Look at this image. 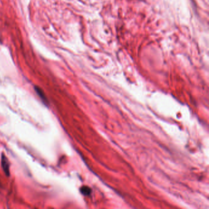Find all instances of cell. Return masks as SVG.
Wrapping results in <instances>:
<instances>
[{
    "mask_svg": "<svg viewBox=\"0 0 209 209\" xmlns=\"http://www.w3.org/2000/svg\"><path fill=\"white\" fill-rule=\"evenodd\" d=\"M1 166L6 175L7 176H9V162L7 157L4 154L1 156Z\"/></svg>",
    "mask_w": 209,
    "mask_h": 209,
    "instance_id": "6da1fadb",
    "label": "cell"
},
{
    "mask_svg": "<svg viewBox=\"0 0 209 209\" xmlns=\"http://www.w3.org/2000/svg\"><path fill=\"white\" fill-rule=\"evenodd\" d=\"M34 89L36 90V93H37L38 95L39 96V97L41 98V99H42V101L44 102V103L45 104H47L48 103V101H47V99L46 97H45L44 93L43 92V91L40 88H39L38 87H34Z\"/></svg>",
    "mask_w": 209,
    "mask_h": 209,
    "instance_id": "7a4b0ae2",
    "label": "cell"
},
{
    "mask_svg": "<svg viewBox=\"0 0 209 209\" xmlns=\"http://www.w3.org/2000/svg\"><path fill=\"white\" fill-rule=\"evenodd\" d=\"M80 192L85 196H88L92 193V189L88 186H84L80 188Z\"/></svg>",
    "mask_w": 209,
    "mask_h": 209,
    "instance_id": "3957f363",
    "label": "cell"
}]
</instances>
